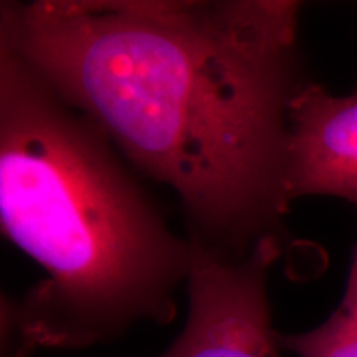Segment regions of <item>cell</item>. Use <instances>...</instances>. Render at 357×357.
<instances>
[{
  "label": "cell",
  "mask_w": 357,
  "mask_h": 357,
  "mask_svg": "<svg viewBox=\"0 0 357 357\" xmlns=\"http://www.w3.org/2000/svg\"><path fill=\"white\" fill-rule=\"evenodd\" d=\"M289 0L3 2L0 45L177 194L230 258L284 242L289 108L306 83Z\"/></svg>",
  "instance_id": "cell-1"
},
{
  "label": "cell",
  "mask_w": 357,
  "mask_h": 357,
  "mask_svg": "<svg viewBox=\"0 0 357 357\" xmlns=\"http://www.w3.org/2000/svg\"><path fill=\"white\" fill-rule=\"evenodd\" d=\"M105 132L0 45V222L42 266L2 301V357L84 349L169 324L192 243L169 229Z\"/></svg>",
  "instance_id": "cell-2"
},
{
  "label": "cell",
  "mask_w": 357,
  "mask_h": 357,
  "mask_svg": "<svg viewBox=\"0 0 357 357\" xmlns=\"http://www.w3.org/2000/svg\"><path fill=\"white\" fill-rule=\"evenodd\" d=\"M283 245L265 238L247 257L230 258L192 243L185 324L155 357H281L268 275Z\"/></svg>",
  "instance_id": "cell-3"
},
{
  "label": "cell",
  "mask_w": 357,
  "mask_h": 357,
  "mask_svg": "<svg viewBox=\"0 0 357 357\" xmlns=\"http://www.w3.org/2000/svg\"><path fill=\"white\" fill-rule=\"evenodd\" d=\"M284 184L289 202L331 195L357 207V91L336 96L303 84L289 108Z\"/></svg>",
  "instance_id": "cell-4"
},
{
  "label": "cell",
  "mask_w": 357,
  "mask_h": 357,
  "mask_svg": "<svg viewBox=\"0 0 357 357\" xmlns=\"http://www.w3.org/2000/svg\"><path fill=\"white\" fill-rule=\"evenodd\" d=\"M278 342L296 357H357V243L346 291L331 316L306 333H280Z\"/></svg>",
  "instance_id": "cell-5"
}]
</instances>
